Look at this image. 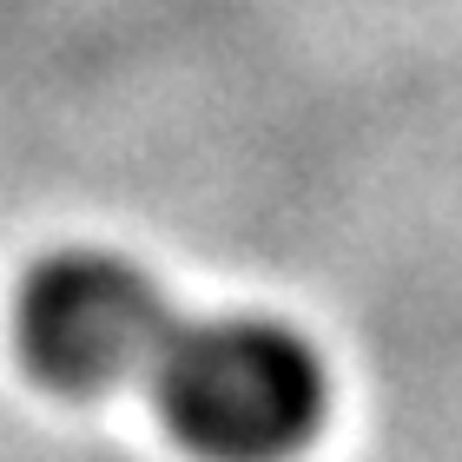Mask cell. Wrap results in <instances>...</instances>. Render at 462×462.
<instances>
[{
    "label": "cell",
    "instance_id": "1",
    "mask_svg": "<svg viewBox=\"0 0 462 462\" xmlns=\"http://www.w3.org/2000/svg\"><path fill=\"white\" fill-rule=\"evenodd\" d=\"M145 376L179 443L212 462L291 456L330 396L318 350L278 318H179Z\"/></svg>",
    "mask_w": 462,
    "mask_h": 462
},
{
    "label": "cell",
    "instance_id": "2",
    "mask_svg": "<svg viewBox=\"0 0 462 462\" xmlns=\"http://www.w3.org/2000/svg\"><path fill=\"white\" fill-rule=\"evenodd\" d=\"M179 310L119 251H60L20 284V350L60 390H113L145 376Z\"/></svg>",
    "mask_w": 462,
    "mask_h": 462
}]
</instances>
